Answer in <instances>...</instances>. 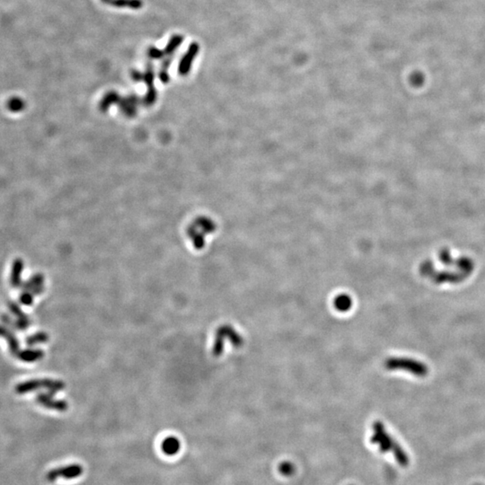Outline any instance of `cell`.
Returning <instances> with one entry per match:
<instances>
[{
    "instance_id": "6da1fadb",
    "label": "cell",
    "mask_w": 485,
    "mask_h": 485,
    "mask_svg": "<svg viewBox=\"0 0 485 485\" xmlns=\"http://www.w3.org/2000/svg\"><path fill=\"white\" fill-rule=\"evenodd\" d=\"M64 388H65V384L63 383L62 381L45 378V379H33L18 384L16 386V392L19 395H24L36 390L46 389L52 395H56L58 392L61 391Z\"/></svg>"
},
{
    "instance_id": "7a4b0ae2",
    "label": "cell",
    "mask_w": 485,
    "mask_h": 485,
    "mask_svg": "<svg viewBox=\"0 0 485 485\" xmlns=\"http://www.w3.org/2000/svg\"><path fill=\"white\" fill-rule=\"evenodd\" d=\"M374 429H375V436H374L373 440H375L376 442L380 443L381 446H383L384 449H385V450L390 449L394 452L395 457L397 458V460L399 461L401 465H407L409 463V458L407 457L406 454L404 452L400 446L395 443L394 440L390 438L389 435L386 433L385 429L384 428L382 423H378V422L375 423Z\"/></svg>"
},
{
    "instance_id": "3957f363",
    "label": "cell",
    "mask_w": 485,
    "mask_h": 485,
    "mask_svg": "<svg viewBox=\"0 0 485 485\" xmlns=\"http://www.w3.org/2000/svg\"><path fill=\"white\" fill-rule=\"evenodd\" d=\"M226 339L235 348H240L243 344V339L234 328L230 325H223L218 329L216 333V340L212 349V353L215 357H220L223 353L224 342Z\"/></svg>"
},
{
    "instance_id": "277c9868",
    "label": "cell",
    "mask_w": 485,
    "mask_h": 485,
    "mask_svg": "<svg viewBox=\"0 0 485 485\" xmlns=\"http://www.w3.org/2000/svg\"><path fill=\"white\" fill-rule=\"evenodd\" d=\"M131 77L135 81H144L147 84L148 91H147V95L146 96L145 102L147 104H152L156 100L157 94H156V89H155V86L153 84L154 83V71H153L151 64H149L147 66L146 73L143 74L139 72V71H132Z\"/></svg>"
},
{
    "instance_id": "5b68a950",
    "label": "cell",
    "mask_w": 485,
    "mask_h": 485,
    "mask_svg": "<svg viewBox=\"0 0 485 485\" xmlns=\"http://www.w3.org/2000/svg\"><path fill=\"white\" fill-rule=\"evenodd\" d=\"M54 395L47 392L40 393L36 396V402L41 406L45 407L47 409H51L58 412H65L68 409L67 402L63 400H57L54 398Z\"/></svg>"
},
{
    "instance_id": "8992f818",
    "label": "cell",
    "mask_w": 485,
    "mask_h": 485,
    "mask_svg": "<svg viewBox=\"0 0 485 485\" xmlns=\"http://www.w3.org/2000/svg\"><path fill=\"white\" fill-rule=\"evenodd\" d=\"M199 51H200V45L197 42H192V44L189 46L186 53L182 58L179 63L178 72L181 76H186L189 74L192 68V63L195 60V57L197 56Z\"/></svg>"
},
{
    "instance_id": "52a82bcc",
    "label": "cell",
    "mask_w": 485,
    "mask_h": 485,
    "mask_svg": "<svg viewBox=\"0 0 485 485\" xmlns=\"http://www.w3.org/2000/svg\"><path fill=\"white\" fill-rule=\"evenodd\" d=\"M43 283H44V277L38 273L31 277L27 282H23L20 288L23 291L31 292L34 296H39L44 290Z\"/></svg>"
},
{
    "instance_id": "ba28073f",
    "label": "cell",
    "mask_w": 485,
    "mask_h": 485,
    "mask_svg": "<svg viewBox=\"0 0 485 485\" xmlns=\"http://www.w3.org/2000/svg\"><path fill=\"white\" fill-rule=\"evenodd\" d=\"M80 473V469L77 465H69L61 468L53 469L50 471L47 474V479L49 481H55V480L62 477L65 479H70L76 477Z\"/></svg>"
},
{
    "instance_id": "9c48e42d",
    "label": "cell",
    "mask_w": 485,
    "mask_h": 485,
    "mask_svg": "<svg viewBox=\"0 0 485 485\" xmlns=\"http://www.w3.org/2000/svg\"><path fill=\"white\" fill-rule=\"evenodd\" d=\"M0 336L6 339L12 355L17 357L18 352L20 351V344L18 339L15 335V333H13V331L6 328V326L0 325Z\"/></svg>"
},
{
    "instance_id": "30bf717a",
    "label": "cell",
    "mask_w": 485,
    "mask_h": 485,
    "mask_svg": "<svg viewBox=\"0 0 485 485\" xmlns=\"http://www.w3.org/2000/svg\"><path fill=\"white\" fill-rule=\"evenodd\" d=\"M8 308H9V310H10L12 314L17 317V321H18L19 325H20L21 332L26 330L30 326V324H31V321H30L29 316L25 313H23V310L20 308V306L17 305V303L14 302V301H9L8 302Z\"/></svg>"
},
{
    "instance_id": "8fae6325",
    "label": "cell",
    "mask_w": 485,
    "mask_h": 485,
    "mask_svg": "<svg viewBox=\"0 0 485 485\" xmlns=\"http://www.w3.org/2000/svg\"><path fill=\"white\" fill-rule=\"evenodd\" d=\"M44 356L43 350L40 349H27V350H20L17 354V358L23 362H35L42 359Z\"/></svg>"
},
{
    "instance_id": "7c38bea8",
    "label": "cell",
    "mask_w": 485,
    "mask_h": 485,
    "mask_svg": "<svg viewBox=\"0 0 485 485\" xmlns=\"http://www.w3.org/2000/svg\"><path fill=\"white\" fill-rule=\"evenodd\" d=\"M23 263L22 260L17 259V261H15L14 264H13V269H12L11 273V281H10V283H11L13 288H18L21 287L22 285V272H23Z\"/></svg>"
},
{
    "instance_id": "4fadbf2b",
    "label": "cell",
    "mask_w": 485,
    "mask_h": 485,
    "mask_svg": "<svg viewBox=\"0 0 485 485\" xmlns=\"http://www.w3.org/2000/svg\"><path fill=\"white\" fill-rule=\"evenodd\" d=\"M333 305L339 312H347L352 306V299L347 294H340L333 300Z\"/></svg>"
},
{
    "instance_id": "5bb4252c",
    "label": "cell",
    "mask_w": 485,
    "mask_h": 485,
    "mask_svg": "<svg viewBox=\"0 0 485 485\" xmlns=\"http://www.w3.org/2000/svg\"><path fill=\"white\" fill-rule=\"evenodd\" d=\"M180 441L175 437H168L162 443L163 451L169 456L177 454V452L180 449Z\"/></svg>"
},
{
    "instance_id": "9a60e30c",
    "label": "cell",
    "mask_w": 485,
    "mask_h": 485,
    "mask_svg": "<svg viewBox=\"0 0 485 485\" xmlns=\"http://www.w3.org/2000/svg\"><path fill=\"white\" fill-rule=\"evenodd\" d=\"M109 5L118 7V8H131V9H141L143 6L142 0H111Z\"/></svg>"
},
{
    "instance_id": "2e32d148",
    "label": "cell",
    "mask_w": 485,
    "mask_h": 485,
    "mask_svg": "<svg viewBox=\"0 0 485 485\" xmlns=\"http://www.w3.org/2000/svg\"><path fill=\"white\" fill-rule=\"evenodd\" d=\"M183 40H184V38L182 35H180V34L173 35L168 41L167 45L165 46V48L164 49V54L165 55H172L180 47Z\"/></svg>"
},
{
    "instance_id": "e0dca14e",
    "label": "cell",
    "mask_w": 485,
    "mask_h": 485,
    "mask_svg": "<svg viewBox=\"0 0 485 485\" xmlns=\"http://www.w3.org/2000/svg\"><path fill=\"white\" fill-rule=\"evenodd\" d=\"M49 341V335L48 333L44 332H39V333H34L33 335H30L25 339V344L29 347H33L35 345L40 344H44Z\"/></svg>"
},
{
    "instance_id": "ac0fdd59",
    "label": "cell",
    "mask_w": 485,
    "mask_h": 485,
    "mask_svg": "<svg viewBox=\"0 0 485 485\" xmlns=\"http://www.w3.org/2000/svg\"><path fill=\"white\" fill-rule=\"evenodd\" d=\"M172 61H173V56L169 57V58L164 60V61L162 63L161 71L159 72V79L161 80V82H163L164 84L167 83V82H169L170 77L168 73H167V70H168L170 65L172 63Z\"/></svg>"
},
{
    "instance_id": "d6986e66",
    "label": "cell",
    "mask_w": 485,
    "mask_h": 485,
    "mask_svg": "<svg viewBox=\"0 0 485 485\" xmlns=\"http://www.w3.org/2000/svg\"><path fill=\"white\" fill-rule=\"evenodd\" d=\"M1 321L4 323V324H6V326L10 328L13 331H16V332H21V329H20V325H19V323L18 321H16L12 318L11 316L6 315V314H3L1 315Z\"/></svg>"
},
{
    "instance_id": "ffe728a7",
    "label": "cell",
    "mask_w": 485,
    "mask_h": 485,
    "mask_svg": "<svg viewBox=\"0 0 485 485\" xmlns=\"http://www.w3.org/2000/svg\"><path fill=\"white\" fill-rule=\"evenodd\" d=\"M120 96L116 94V93H109L107 96H105L103 98L102 102V108L104 110V109H107L111 104H113L116 102H118V100H120Z\"/></svg>"
},
{
    "instance_id": "44dd1931",
    "label": "cell",
    "mask_w": 485,
    "mask_h": 485,
    "mask_svg": "<svg viewBox=\"0 0 485 485\" xmlns=\"http://www.w3.org/2000/svg\"><path fill=\"white\" fill-rule=\"evenodd\" d=\"M147 55L153 60H161L165 56L164 50H159L156 47H150L147 50Z\"/></svg>"
},
{
    "instance_id": "7402d4cb",
    "label": "cell",
    "mask_w": 485,
    "mask_h": 485,
    "mask_svg": "<svg viewBox=\"0 0 485 485\" xmlns=\"http://www.w3.org/2000/svg\"><path fill=\"white\" fill-rule=\"evenodd\" d=\"M34 296L28 291H23L20 296V302L25 305H33Z\"/></svg>"
},
{
    "instance_id": "603a6c76",
    "label": "cell",
    "mask_w": 485,
    "mask_h": 485,
    "mask_svg": "<svg viewBox=\"0 0 485 485\" xmlns=\"http://www.w3.org/2000/svg\"><path fill=\"white\" fill-rule=\"evenodd\" d=\"M23 102L20 99H13L9 102V108L13 111H20L23 108Z\"/></svg>"
},
{
    "instance_id": "cb8c5ba5",
    "label": "cell",
    "mask_w": 485,
    "mask_h": 485,
    "mask_svg": "<svg viewBox=\"0 0 485 485\" xmlns=\"http://www.w3.org/2000/svg\"><path fill=\"white\" fill-rule=\"evenodd\" d=\"M102 2H104V3H107V4H109V2H110L111 0H102Z\"/></svg>"
}]
</instances>
